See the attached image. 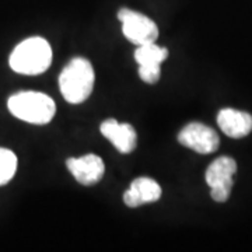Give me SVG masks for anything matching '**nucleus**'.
I'll return each instance as SVG.
<instances>
[{
	"mask_svg": "<svg viewBox=\"0 0 252 252\" xmlns=\"http://www.w3.org/2000/svg\"><path fill=\"white\" fill-rule=\"evenodd\" d=\"M10 67L16 73L36 76L52 63V48L41 36H32L18 44L10 55Z\"/></svg>",
	"mask_w": 252,
	"mask_h": 252,
	"instance_id": "nucleus-1",
	"label": "nucleus"
},
{
	"mask_svg": "<svg viewBox=\"0 0 252 252\" xmlns=\"http://www.w3.org/2000/svg\"><path fill=\"white\" fill-rule=\"evenodd\" d=\"M94 70L84 58H74L64 66L59 76V89L63 98L70 104H80L90 97L94 87Z\"/></svg>",
	"mask_w": 252,
	"mask_h": 252,
	"instance_id": "nucleus-2",
	"label": "nucleus"
},
{
	"mask_svg": "<svg viewBox=\"0 0 252 252\" xmlns=\"http://www.w3.org/2000/svg\"><path fill=\"white\" fill-rule=\"evenodd\" d=\"M7 107L14 117L34 125H45L51 122L56 112L54 99L35 91H21L11 95L7 101Z\"/></svg>",
	"mask_w": 252,
	"mask_h": 252,
	"instance_id": "nucleus-3",
	"label": "nucleus"
},
{
	"mask_svg": "<svg viewBox=\"0 0 252 252\" xmlns=\"http://www.w3.org/2000/svg\"><path fill=\"white\" fill-rule=\"evenodd\" d=\"M237 172V162L231 157H219L206 170V184L210 187V195L213 200L223 203L230 198L234 184V174Z\"/></svg>",
	"mask_w": 252,
	"mask_h": 252,
	"instance_id": "nucleus-4",
	"label": "nucleus"
},
{
	"mask_svg": "<svg viewBox=\"0 0 252 252\" xmlns=\"http://www.w3.org/2000/svg\"><path fill=\"white\" fill-rule=\"evenodd\" d=\"M118 18L122 21V32L126 39L136 45L156 42L158 38V27L152 18L142 13L130 9H121L118 11Z\"/></svg>",
	"mask_w": 252,
	"mask_h": 252,
	"instance_id": "nucleus-5",
	"label": "nucleus"
},
{
	"mask_svg": "<svg viewBox=\"0 0 252 252\" xmlns=\"http://www.w3.org/2000/svg\"><path fill=\"white\" fill-rule=\"evenodd\" d=\"M178 142L199 154H210L219 149L220 137L212 127L200 122H192L181 129Z\"/></svg>",
	"mask_w": 252,
	"mask_h": 252,
	"instance_id": "nucleus-6",
	"label": "nucleus"
},
{
	"mask_svg": "<svg viewBox=\"0 0 252 252\" xmlns=\"http://www.w3.org/2000/svg\"><path fill=\"white\" fill-rule=\"evenodd\" d=\"M66 167L76 181L86 187L97 184L105 172L104 161L97 154H87L79 158L72 157L66 161Z\"/></svg>",
	"mask_w": 252,
	"mask_h": 252,
	"instance_id": "nucleus-7",
	"label": "nucleus"
},
{
	"mask_svg": "<svg viewBox=\"0 0 252 252\" xmlns=\"http://www.w3.org/2000/svg\"><path fill=\"white\" fill-rule=\"evenodd\" d=\"M99 130L121 153L129 154L135 150L137 136L132 125L119 124L115 119H107L101 124Z\"/></svg>",
	"mask_w": 252,
	"mask_h": 252,
	"instance_id": "nucleus-8",
	"label": "nucleus"
},
{
	"mask_svg": "<svg viewBox=\"0 0 252 252\" xmlns=\"http://www.w3.org/2000/svg\"><path fill=\"white\" fill-rule=\"evenodd\" d=\"M221 132L233 139H241L252 132V115L233 108L221 109L217 115Z\"/></svg>",
	"mask_w": 252,
	"mask_h": 252,
	"instance_id": "nucleus-9",
	"label": "nucleus"
},
{
	"mask_svg": "<svg viewBox=\"0 0 252 252\" xmlns=\"http://www.w3.org/2000/svg\"><path fill=\"white\" fill-rule=\"evenodd\" d=\"M161 196V187L152 178L140 177L136 178L129 189L124 193V202L126 206L137 207L144 203H152Z\"/></svg>",
	"mask_w": 252,
	"mask_h": 252,
	"instance_id": "nucleus-10",
	"label": "nucleus"
},
{
	"mask_svg": "<svg viewBox=\"0 0 252 252\" xmlns=\"http://www.w3.org/2000/svg\"><path fill=\"white\" fill-rule=\"evenodd\" d=\"M168 58V49L156 45L154 42L139 45L135 51L137 64H161Z\"/></svg>",
	"mask_w": 252,
	"mask_h": 252,
	"instance_id": "nucleus-11",
	"label": "nucleus"
},
{
	"mask_svg": "<svg viewBox=\"0 0 252 252\" xmlns=\"http://www.w3.org/2000/svg\"><path fill=\"white\" fill-rule=\"evenodd\" d=\"M17 171V157L11 150L0 149V187L7 184Z\"/></svg>",
	"mask_w": 252,
	"mask_h": 252,
	"instance_id": "nucleus-12",
	"label": "nucleus"
},
{
	"mask_svg": "<svg viewBox=\"0 0 252 252\" xmlns=\"http://www.w3.org/2000/svg\"><path fill=\"white\" fill-rule=\"evenodd\" d=\"M139 76L147 84H154L160 80L161 67L160 64H139Z\"/></svg>",
	"mask_w": 252,
	"mask_h": 252,
	"instance_id": "nucleus-13",
	"label": "nucleus"
}]
</instances>
